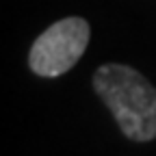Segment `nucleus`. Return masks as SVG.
<instances>
[{"mask_svg":"<svg viewBox=\"0 0 156 156\" xmlns=\"http://www.w3.org/2000/svg\"><path fill=\"white\" fill-rule=\"evenodd\" d=\"M89 24L83 17H65L54 22L35 39L28 65L39 76H61L72 69L89 44Z\"/></svg>","mask_w":156,"mask_h":156,"instance_id":"f03ea898","label":"nucleus"},{"mask_svg":"<svg viewBox=\"0 0 156 156\" xmlns=\"http://www.w3.org/2000/svg\"><path fill=\"white\" fill-rule=\"evenodd\" d=\"M93 87L128 139L152 141L156 136V89L143 74L108 63L95 72Z\"/></svg>","mask_w":156,"mask_h":156,"instance_id":"f257e3e1","label":"nucleus"}]
</instances>
